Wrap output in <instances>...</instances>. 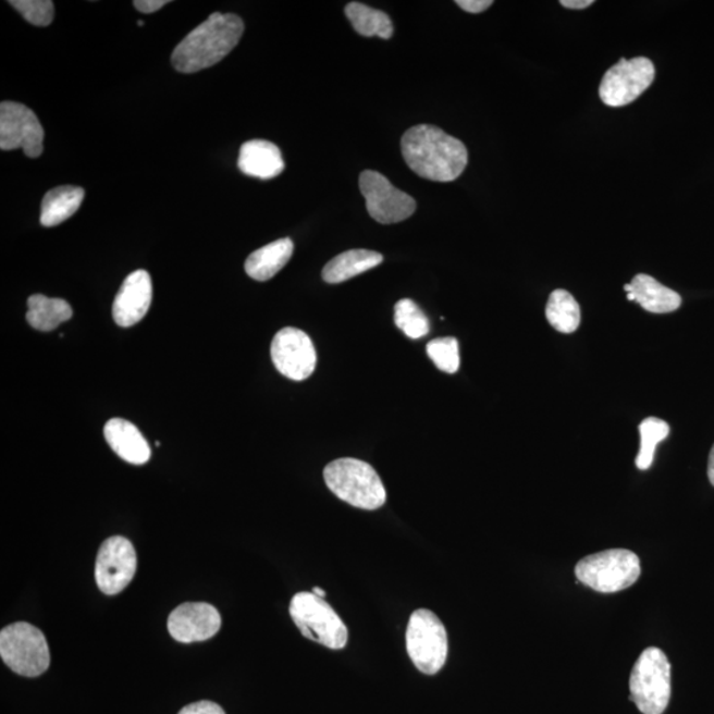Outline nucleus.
I'll return each instance as SVG.
<instances>
[{
  "label": "nucleus",
  "instance_id": "f257e3e1",
  "mask_svg": "<svg viewBox=\"0 0 714 714\" xmlns=\"http://www.w3.org/2000/svg\"><path fill=\"white\" fill-rule=\"evenodd\" d=\"M406 164L418 176L433 182H453L469 162L464 141L432 125L409 128L402 139Z\"/></svg>",
  "mask_w": 714,
  "mask_h": 714
},
{
  "label": "nucleus",
  "instance_id": "f03ea898",
  "mask_svg": "<svg viewBox=\"0 0 714 714\" xmlns=\"http://www.w3.org/2000/svg\"><path fill=\"white\" fill-rule=\"evenodd\" d=\"M244 34V22L235 14H212L178 42L172 65L181 73H196L220 63Z\"/></svg>",
  "mask_w": 714,
  "mask_h": 714
},
{
  "label": "nucleus",
  "instance_id": "7ed1b4c3",
  "mask_svg": "<svg viewBox=\"0 0 714 714\" xmlns=\"http://www.w3.org/2000/svg\"><path fill=\"white\" fill-rule=\"evenodd\" d=\"M323 477L332 494L353 507L373 510L386 502L383 480L367 461L336 459L325 467Z\"/></svg>",
  "mask_w": 714,
  "mask_h": 714
},
{
  "label": "nucleus",
  "instance_id": "20e7f679",
  "mask_svg": "<svg viewBox=\"0 0 714 714\" xmlns=\"http://www.w3.org/2000/svg\"><path fill=\"white\" fill-rule=\"evenodd\" d=\"M640 559L627 550H607L590 555L576 565L577 580L600 593L629 589L640 577Z\"/></svg>",
  "mask_w": 714,
  "mask_h": 714
},
{
  "label": "nucleus",
  "instance_id": "39448f33",
  "mask_svg": "<svg viewBox=\"0 0 714 714\" xmlns=\"http://www.w3.org/2000/svg\"><path fill=\"white\" fill-rule=\"evenodd\" d=\"M630 700L643 714H663L670 699V664L661 649L640 654L630 676Z\"/></svg>",
  "mask_w": 714,
  "mask_h": 714
},
{
  "label": "nucleus",
  "instance_id": "423d86ee",
  "mask_svg": "<svg viewBox=\"0 0 714 714\" xmlns=\"http://www.w3.org/2000/svg\"><path fill=\"white\" fill-rule=\"evenodd\" d=\"M291 615L301 636L331 650H342L348 642V630L337 613L323 599L309 592L293 596Z\"/></svg>",
  "mask_w": 714,
  "mask_h": 714
},
{
  "label": "nucleus",
  "instance_id": "0eeeda50",
  "mask_svg": "<svg viewBox=\"0 0 714 714\" xmlns=\"http://www.w3.org/2000/svg\"><path fill=\"white\" fill-rule=\"evenodd\" d=\"M0 656L15 674L36 677L51 663L45 633L27 621H16L0 632Z\"/></svg>",
  "mask_w": 714,
  "mask_h": 714
},
{
  "label": "nucleus",
  "instance_id": "6e6552de",
  "mask_svg": "<svg viewBox=\"0 0 714 714\" xmlns=\"http://www.w3.org/2000/svg\"><path fill=\"white\" fill-rule=\"evenodd\" d=\"M406 651L416 668L424 675H435L445 666L447 632L433 612L421 608L411 614L406 629Z\"/></svg>",
  "mask_w": 714,
  "mask_h": 714
},
{
  "label": "nucleus",
  "instance_id": "1a4fd4ad",
  "mask_svg": "<svg viewBox=\"0 0 714 714\" xmlns=\"http://www.w3.org/2000/svg\"><path fill=\"white\" fill-rule=\"evenodd\" d=\"M654 79L655 66L650 59H620L602 78L601 100L607 107H626L642 96Z\"/></svg>",
  "mask_w": 714,
  "mask_h": 714
},
{
  "label": "nucleus",
  "instance_id": "9d476101",
  "mask_svg": "<svg viewBox=\"0 0 714 714\" xmlns=\"http://www.w3.org/2000/svg\"><path fill=\"white\" fill-rule=\"evenodd\" d=\"M359 186L367 201V211L380 224H396L416 212L417 202L387 181L380 172H361Z\"/></svg>",
  "mask_w": 714,
  "mask_h": 714
},
{
  "label": "nucleus",
  "instance_id": "9b49d317",
  "mask_svg": "<svg viewBox=\"0 0 714 714\" xmlns=\"http://www.w3.org/2000/svg\"><path fill=\"white\" fill-rule=\"evenodd\" d=\"M45 128L26 104L0 103V149H22L28 158H39L45 150Z\"/></svg>",
  "mask_w": 714,
  "mask_h": 714
},
{
  "label": "nucleus",
  "instance_id": "f8f14e48",
  "mask_svg": "<svg viewBox=\"0 0 714 714\" xmlns=\"http://www.w3.org/2000/svg\"><path fill=\"white\" fill-rule=\"evenodd\" d=\"M135 570H137V553L131 541L122 536H113L104 540L96 562L98 589L103 594H119L133 581Z\"/></svg>",
  "mask_w": 714,
  "mask_h": 714
},
{
  "label": "nucleus",
  "instance_id": "ddd939ff",
  "mask_svg": "<svg viewBox=\"0 0 714 714\" xmlns=\"http://www.w3.org/2000/svg\"><path fill=\"white\" fill-rule=\"evenodd\" d=\"M272 360L283 377L301 381L309 379L317 367V350L306 332L286 328L273 338Z\"/></svg>",
  "mask_w": 714,
  "mask_h": 714
},
{
  "label": "nucleus",
  "instance_id": "4468645a",
  "mask_svg": "<svg viewBox=\"0 0 714 714\" xmlns=\"http://www.w3.org/2000/svg\"><path fill=\"white\" fill-rule=\"evenodd\" d=\"M168 627L177 642H205L219 632L221 617L218 608L209 603L187 602L170 614Z\"/></svg>",
  "mask_w": 714,
  "mask_h": 714
},
{
  "label": "nucleus",
  "instance_id": "2eb2a0df",
  "mask_svg": "<svg viewBox=\"0 0 714 714\" xmlns=\"http://www.w3.org/2000/svg\"><path fill=\"white\" fill-rule=\"evenodd\" d=\"M152 301L151 276L137 270L122 283L114 299L113 318L121 328H133L149 312Z\"/></svg>",
  "mask_w": 714,
  "mask_h": 714
},
{
  "label": "nucleus",
  "instance_id": "dca6fc26",
  "mask_svg": "<svg viewBox=\"0 0 714 714\" xmlns=\"http://www.w3.org/2000/svg\"><path fill=\"white\" fill-rule=\"evenodd\" d=\"M103 434L112 451L127 464L139 466L150 460V445L134 423L112 418L104 424Z\"/></svg>",
  "mask_w": 714,
  "mask_h": 714
},
{
  "label": "nucleus",
  "instance_id": "f3484780",
  "mask_svg": "<svg viewBox=\"0 0 714 714\" xmlns=\"http://www.w3.org/2000/svg\"><path fill=\"white\" fill-rule=\"evenodd\" d=\"M238 169L245 175L269 181L285 170L282 152L272 141L255 139L245 141L239 149Z\"/></svg>",
  "mask_w": 714,
  "mask_h": 714
},
{
  "label": "nucleus",
  "instance_id": "a211bd4d",
  "mask_svg": "<svg viewBox=\"0 0 714 714\" xmlns=\"http://www.w3.org/2000/svg\"><path fill=\"white\" fill-rule=\"evenodd\" d=\"M294 254V244L291 238H281L262 246L248 257L245 262V272L256 281L272 280L291 261Z\"/></svg>",
  "mask_w": 714,
  "mask_h": 714
},
{
  "label": "nucleus",
  "instance_id": "6ab92c4d",
  "mask_svg": "<svg viewBox=\"0 0 714 714\" xmlns=\"http://www.w3.org/2000/svg\"><path fill=\"white\" fill-rule=\"evenodd\" d=\"M383 262L378 251L354 249L332 258L323 269V280L328 283L346 282L354 276L368 272Z\"/></svg>",
  "mask_w": 714,
  "mask_h": 714
},
{
  "label": "nucleus",
  "instance_id": "aec40b11",
  "mask_svg": "<svg viewBox=\"0 0 714 714\" xmlns=\"http://www.w3.org/2000/svg\"><path fill=\"white\" fill-rule=\"evenodd\" d=\"M84 196V189L75 186H61L49 190L41 202V225L52 227L64 223L82 207Z\"/></svg>",
  "mask_w": 714,
  "mask_h": 714
},
{
  "label": "nucleus",
  "instance_id": "412c9836",
  "mask_svg": "<svg viewBox=\"0 0 714 714\" xmlns=\"http://www.w3.org/2000/svg\"><path fill=\"white\" fill-rule=\"evenodd\" d=\"M632 293L644 310L654 313H667L679 309L681 297L670 288L648 274H638L631 281Z\"/></svg>",
  "mask_w": 714,
  "mask_h": 714
},
{
  "label": "nucleus",
  "instance_id": "4be33fe9",
  "mask_svg": "<svg viewBox=\"0 0 714 714\" xmlns=\"http://www.w3.org/2000/svg\"><path fill=\"white\" fill-rule=\"evenodd\" d=\"M73 316L72 307L64 299L48 298L35 294L28 299L27 322L35 330L48 332L59 328Z\"/></svg>",
  "mask_w": 714,
  "mask_h": 714
},
{
  "label": "nucleus",
  "instance_id": "5701e85b",
  "mask_svg": "<svg viewBox=\"0 0 714 714\" xmlns=\"http://www.w3.org/2000/svg\"><path fill=\"white\" fill-rule=\"evenodd\" d=\"M346 15L357 34L373 38L391 39L393 23L385 12L369 8V5L353 2L346 8Z\"/></svg>",
  "mask_w": 714,
  "mask_h": 714
},
{
  "label": "nucleus",
  "instance_id": "b1692460",
  "mask_svg": "<svg viewBox=\"0 0 714 714\" xmlns=\"http://www.w3.org/2000/svg\"><path fill=\"white\" fill-rule=\"evenodd\" d=\"M545 316L552 328L563 334H574L580 328V305L569 292H553L547 300Z\"/></svg>",
  "mask_w": 714,
  "mask_h": 714
},
{
  "label": "nucleus",
  "instance_id": "393cba45",
  "mask_svg": "<svg viewBox=\"0 0 714 714\" xmlns=\"http://www.w3.org/2000/svg\"><path fill=\"white\" fill-rule=\"evenodd\" d=\"M639 433L640 451L636 461L638 469L644 471L649 470L652 461H654V455L658 443L667 439L669 427L668 423L661 420V418L649 417L640 423Z\"/></svg>",
  "mask_w": 714,
  "mask_h": 714
},
{
  "label": "nucleus",
  "instance_id": "a878e982",
  "mask_svg": "<svg viewBox=\"0 0 714 714\" xmlns=\"http://www.w3.org/2000/svg\"><path fill=\"white\" fill-rule=\"evenodd\" d=\"M395 323L410 338L427 336L430 322L424 312L411 299L398 300L395 306Z\"/></svg>",
  "mask_w": 714,
  "mask_h": 714
},
{
  "label": "nucleus",
  "instance_id": "bb28decb",
  "mask_svg": "<svg viewBox=\"0 0 714 714\" xmlns=\"http://www.w3.org/2000/svg\"><path fill=\"white\" fill-rule=\"evenodd\" d=\"M428 355L442 372H458L460 366L459 344L455 337H441L428 344Z\"/></svg>",
  "mask_w": 714,
  "mask_h": 714
},
{
  "label": "nucleus",
  "instance_id": "cd10ccee",
  "mask_svg": "<svg viewBox=\"0 0 714 714\" xmlns=\"http://www.w3.org/2000/svg\"><path fill=\"white\" fill-rule=\"evenodd\" d=\"M9 3L36 27H47L53 21L54 4L51 0H11Z\"/></svg>",
  "mask_w": 714,
  "mask_h": 714
},
{
  "label": "nucleus",
  "instance_id": "c85d7f7f",
  "mask_svg": "<svg viewBox=\"0 0 714 714\" xmlns=\"http://www.w3.org/2000/svg\"><path fill=\"white\" fill-rule=\"evenodd\" d=\"M178 714H225L223 707L212 701H198V703L184 706Z\"/></svg>",
  "mask_w": 714,
  "mask_h": 714
},
{
  "label": "nucleus",
  "instance_id": "c756f323",
  "mask_svg": "<svg viewBox=\"0 0 714 714\" xmlns=\"http://www.w3.org/2000/svg\"><path fill=\"white\" fill-rule=\"evenodd\" d=\"M461 10L470 12V14H480L491 8V0H458L455 2Z\"/></svg>",
  "mask_w": 714,
  "mask_h": 714
},
{
  "label": "nucleus",
  "instance_id": "7c9ffc66",
  "mask_svg": "<svg viewBox=\"0 0 714 714\" xmlns=\"http://www.w3.org/2000/svg\"><path fill=\"white\" fill-rule=\"evenodd\" d=\"M169 3L168 0H135L133 4L135 9L144 12V14H152V12L163 9Z\"/></svg>",
  "mask_w": 714,
  "mask_h": 714
},
{
  "label": "nucleus",
  "instance_id": "2f4dec72",
  "mask_svg": "<svg viewBox=\"0 0 714 714\" xmlns=\"http://www.w3.org/2000/svg\"><path fill=\"white\" fill-rule=\"evenodd\" d=\"M593 3V0H562V2H559V4L564 5L565 9L570 10L588 9Z\"/></svg>",
  "mask_w": 714,
  "mask_h": 714
},
{
  "label": "nucleus",
  "instance_id": "473e14b6",
  "mask_svg": "<svg viewBox=\"0 0 714 714\" xmlns=\"http://www.w3.org/2000/svg\"><path fill=\"white\" fill-rule=\"evenodd\" d=\"M707 477H710L711 483L714 485V445L710 454V460H707Z\"/></svg>",
  "mask_w": 714,
  "mask_h": 714
},
{
  "label": "nucleus",
  "instance_id": "72a5a7b5",
  "mask_svg": "<svg viewBox=\"0 0 714 714\" xmlns=\"http://www.w3.org/2000/svg\"><path fill=\"white\" fill-rule=\"evenodd\" d=\"M312 593L316 594V595H318L319 599H323V600H324L325 592H324L323 589H320V588H313V589H312Z\"/></svg>",
  "mask_w": 714,
  "mask_h": 714
},
{
  "label": "nucleus",
  "instance_id": "f704fd0d",
  "mask_svg": "<svg viewBox=\"0 0 714 714\" xmlns=\"http://www.w3.org/2000/svg\"><path fill=\"white\" fill-rule=\"evenodd\" d=\"M625 291H626V293H632L631 283H627V285H625Z\"/></svg>",
  "mask_w": 714,
  "mask_h": 714
},
{
  "label": "nucleus",
  "instance_id": "c9c22d12",
  "mask_svg": "<svg viewBox=\"0 0 714 714\" xmlns=\"http://www.w3.org/2000/svg\"><path fill=\"white\" fill-rule=\"evenodd\" d=\"M627 299H629V300H637V298H636V294H633V293H627Z\"/></svg>",
  "mask_w": 714,
  "mask_h": 714
},
{
  "label": "nucleus",
  "instance_id": "e433bc0d",
  "mask_svg": "<svg viewBox=\"0 0 714 714\" xmlns=\"http://www.w3.org/2000/svg\"><path fill=\"white\" fill-rule=\"evenodd\" d=\"M138 26H140V27H141V26H145V22H144V21H139V22H138Z\"/></svg>",
  "mask_w": 714,
  "mask_h": 714
}]
</instances>
